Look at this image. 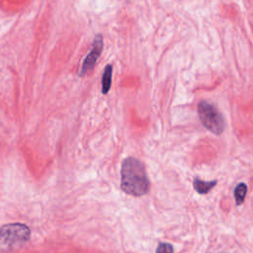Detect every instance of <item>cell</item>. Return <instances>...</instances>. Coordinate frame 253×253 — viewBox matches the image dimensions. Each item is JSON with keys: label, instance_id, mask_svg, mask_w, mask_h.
<instances>
[{"label": "cell", "instance_id": "obj_1", "mask_svg": "<svg viewBox=\"0 0 253 253\" xmlns=\"http://www.w3.org/2000/svg\"><path fill=\"white\" fill-rule=\"evenodd\" d=\"M149 187L143 163L135 157H126L121 167V189L127 195L140 197L148 192Z\"/></svg>", "mask_w": 253, "mask_h": 253}, {"label": "cell", "instance_id": "obj_2", "mask_svg": "<svg viewBox=\"0 0 253 253\" xmlns=\"http://www.w3.org/2000/svg\"><path fill=\"white\" fill-rule=\"evenodd\" d=\"M31 235L30 228L23 223H8L0 228V247L10 250L26 243Z\"/></svg>", "mask_w": 253, "mask_h": 253}, {"label": "cell", "instance_id": "obj_3", "mask_svg": "<svg viewBox=\"0 0 253 253\" xmlns=\"http://www.w3.org/2000/svg\"><path fill=\"white\" fill-rule=\"evenodd\" d=\"M198 114L202 125L214 134H220L225 126L221 113L212 104L201 101L198 105Z\"/></svg>", "mask_w": 253, "mask_h": 253}, {"label": "cell", "instance_id": "obj_4", "mask_svg": "<svg viewBox=\"0 0 253 253\" xmlns=\"http://www.w3.org/2000/svg\"><path fill=\"white\" fill-rule=\"evenodd\" d=\"M103 45H104L103 37L101 34H97L93 39L90 51L88 52V54L86 55V57L84 58V60L82 62L81 68L78 73L80 77L84 76L86 73H88L90 70L93 69V67L95 66V64L97 62V59L99 58V56L102 53Z\"/></svg>", "mask_w": 253, "mask_h": 253}, {"label": "cell", "instance_id": "obj_5", "mask_svg": "<svg viewBox=\"0 0 253 253\" xmlns=\"http://www.w3.org/2000/svg\"><path fill=\"white\" fill-rule=\"evenodd\" d=\"M112 75H113V66L108 64L105 66L103 76H102V94L106 95L109 93L112 85Z\"/></svg>", "mask_w": 253, "mask_h": 253}, {"label": "cell", "instance_id": "obj_6", "mask_svg": "<svg viewBox=\"0 0 253 253\" xmlns=\"http://www.w3.org/2000/svg\"><path fill=\"white\" fill-rule=\"evenodd\" d=\"M193 185H194V188L195 190L199 193V194H207L209 193L212 187H214L216 185V181L215 180H212V181H203L201 180L200 178L196 177L194 179V182H193Z\"/></svg>", "mask_w": 253, "mask_h": 253}, {"label": "cell", "instance_id": "obj_7", "mask_svg": "<svg viewBox=\"0 0 253 253\" xmlns=\"http://www.w3.org/2000/svg\"><path fill=\"white\" fill-rule=\"evenodd\" d=\"M247 193V186L244 183H239L235 189H234V198H235V204L237 206H240L243 204L245 197Z\"/></svg>", "mask_w": 253, "mask_h": 253}, {"label": "cell", "instance_id": "obj_8", "mask_svg": "<svg viewBox=\"0 0 253 253\" xmlns=\"http://www.w3.org/2000/svg\"><path fill=\"white\" fill-rule=\"evenodd\" d=\"M173 246L169 243H159L156 248V253H173Z\"/></svg>", "mask_w": 253, "mask_h": 253}, {"label": "cell", "instance_id": "obj_9", "mask_svg": "<svg viewBox=\"0 0 253 253\" xmlns=\"http://www.w3.org/2000/svg\"><path fill=\"white\" fill-rule=\"evenodd\" d=\"M126 1H128V0H126Z\"/></svg>", "mask_w": 253, "mask_h": 253}]
</instances>
